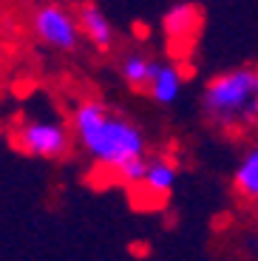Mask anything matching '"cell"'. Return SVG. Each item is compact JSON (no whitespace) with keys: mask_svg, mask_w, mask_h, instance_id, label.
I'll list each match as a JSON object with an SVG mask.
<instances>
[{"mask_svg":"<svg viewBox=\"0 0 258 261\" xmlns=\"http://www.w3.org/2000/svg\"><path fill=\"white\" fill-rule=\"evenodd\" d=\"M233 190L244 204L258 210V145H250L233 168Z\"/></svg>","mask_w":258,"mask_h":261,"instance_id":"ba28073f","label":"cell"},{"mask_svg":"<svg viewBox=\"0 0 258 261\" xmlns=\"http://www.w3.org/2000/svg\"><path fill=\"white\" fill-rule=\"evenodd\" d=\"M12 145L32 159L57 162L71 153L74 130L71 122L48 111H23L12 125Z\"/></svg>","mask_w":258,"mask_h":261,"instance_id":"3957f363","label":"cell"},{"mask_svg":"<svg viewBox=\"0 0 258 261\" xmlns=\"http://www.w3.org/2000/svg\"><path fill=\"white\" fill-rule=\"evenodd\" d=\"M32 34L48 46L51 51H63V54H71L80 48L83 43V29H80V17L77 12H68L65 6L60 3H43L32 12Z\"/></svg>","mask_w":258,"mask_h":261,"instance_id":"277c9868","label":"cell"},{"mask_svg":"<svg viewBox=\"0 0 258 261\" xmlns=\"http://www.w3.org/2000/svg\"><path fill=\"white\" fill-rule=\"evenodd\" d=\"M74 142L97 168L116 176V170L134 159L148 156L145 130L119 108L97 97H85L68 114Z\"/></svg>","mask_w":258,"mask_h":261,"instance_id":"6da1fadb","label":"cell"},{"mask_svg":"<svg viewBox=\"0 0 258 261\" xmlns=\"http://www.w3.org/2000/svg\"><path fill=\"white\" fill-rule=\"evenodd\" d=\"M176 179H179V165L173 162L170 156L165 153H148V168H145V176L139 182V188L134 190H142L145 199L150 204L156 202H165L176 188Z\"/></svg>","mask_w":258,"mask_h":261,"instance_id":"5b68a950","label":"cell"},{"mask_svg":"<svg viewBox=\"0 0 258 261\" xmlns=\"http://www.w3.org/2000/svg\"><path fill=\"white\" fill-rule=\"evenodd\" d=\"M252 244H255V253H258V230H255V239H252Z\"/></svg>","mask_w":258,"mask_h":261,"instance_id":"8fae6325","label":"cell"},{"mask_svg":"<svg viewBox=\"0 0 258 261\" xmlns=\"http://www.w3.org/2000/svg\"><path fill=\"white\" fill-rule=\"evenodd\" d=\"M77 17H80V29H83V37L94 51H111L114 48V26H111L108 14L97 6V3H83L77 9Z\"/></svg>","mask_w":258,"mask_h":261,"instance_id":"8992f818","label":"cell"},{"mask_svg":"<svg viewBox=\"0 0 258 261\" xmlns=\"http://www.w3.org/2000/svg\"><path fill=\"white\" fill-rule=\"evenodd\" d=\"M204 122L224 137L258 130V65H236L207 80L201 91Z\"/></svg>","mask_w":258,"mask_h":261,"instance_id":"7a4b0ae2","label":"cell"},{"mask_svg":"<svg viewBox=\"0 0 258 261\" xmlns=\"http://www.w3.org/2000/svg\"><path fill=\"white\" fill-rule=\"evenodd\" d=\"M182 88H185V71H182L176 63H156L153 77L148 83V97L156 105H173L182 97Z\"/></svg>","mask_w":258,"mask_h":261,"instance_id":"9c48e42d","label":"cell"},{"mask_svg":"<svg viewBox=\"0 0 258 261\" xmlns=\"http://www.w3.org/2000/svg\"><path fill=\"white\" fill-rule=\"evenodd\" d=\"M199 20H201V14L193 3H179V6H173L165 14L162 32H165L170 46H187L199 34Z\"/></svg>","mask_w":258,"mask_h":261,"instance_id":"52a82bcc","label":"cell"},{"mask_svg":"<svg viewBox=\"0 0 258 261\" xmlns=\"http://www.w3.org/2000/svg\"><path fill=\"white\" fill-rule=\"evenodd\" d=\"M159 60L148 57L145 51H125L119 57V65H116V71H119V80H122L128 88L134 91H148V83L153 77V68Z\"/></svg>","mask_w":258,"mask_h":261,"instance_id":"30bf717a","label":"cell"}]
</instances>
